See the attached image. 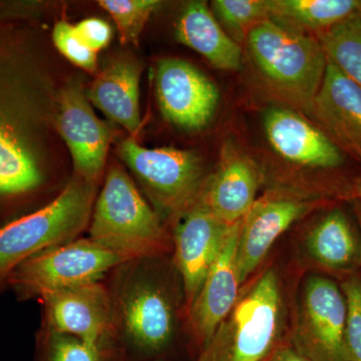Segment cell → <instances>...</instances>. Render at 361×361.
I'll return each instance as SVG.
<instances>
[{
	"mask_svg": "<svg viewBox=\"0 0 361 361\" xmlns=\"http://www.w3.org/2000/svg\"><path fill=\"white\" fill-rule=\"evenodd\" d=\"M90 238L125 263L159 257L172 248V239L158 214L142 198L123 169L109 170L92 208Z\"/></svg>",
	"mask_w": 361,
	"mask_h": 361,
	"instance_id": "1",
	"label": "cell"
},
{
	"mask_svg": "<svg viewBox=\"0 0 361 361\" xmlns=\"http://www.w3.org/2000/svg\"><path fill=\"white\" fill-rule=\"evenodd\" d=\"M247 47L267 87L311 115L329 63L315 35L268 20L249 32Z\"/></svg>",
	"mask_w": 361,
	"mask_h": 361,
	"instance_id": "2",
	"label": "cell"
},
{
	"mask_svg": "<svg viewBox=\"0 0 361 361\" xmlns=\"http://www.w3.org/2000/svg\"><path fill=\"white\" fill-rule=\"evenodd\" d=\"M282 324L281 287L270 268L240 294L202 353L208 361H268L279 346Z\"/></svg>",
	"mask_w": 361,
	"mask_h": 361,
	"instance_id": "3",
	"label": "cell"
},
{
	"mask_svg": "<svg viewBox=\"0 0 361 361\" xmlns=\"http://www.w3.org/2000/svg\"><path fill=\"white\" fill-rule=\"evenodd\" d=\"M96 190L75 176L44 208L0 228V282L35 254L77 238L92 217Z\"/></svg>",
	"mask_w": 361,
	"mask_h": 361,
	"instance_id": "4",
	"label": "cell"
},
{
	"mask_svg": "<svg viewBox=\"0 0 361 361\" xmlns=\"http://www.w3.org/2000/svg\"><path fill=\"white\" fill-rule=\"evenodd\" d=\"M113 298L116 336L123 353L159 355L174 336V306L163 287L145 274L141 262L120 266Z\"/></svg>",
	"mask_w": 361,
	"mask_h": 361,
	"instance_id": "5",
	"label": "cell"
},
{
	"mask_svg": "<svg viewBox=\"0 0 361 361\" xmlns=\"http://www.w3.org/2000/svg\"><path fill=\"white\" fill-rule=\"evenodd\" d=\"M125 261L90 238L75 239L35 254L8 277L16 290L39 298L54 292L101 282Z\"/></svg>",
	"mask_w": 361,
	"mask_h": 361,
	"instance_id": "6",
	"label": "cell"
},
{
	"mask_svg": "<svg viewBox=\"0 0 361 361\" xmlns=\"http://www.w3.org/2000/svg\"><path fill=\"white\" fill-rule=\"evenodd\" d=\"M118 152L157 206L168 215L179 218L198 201L205 182L201 159L194 152L147 149L134 137L121 142Z\"/></svg>",
	"mask_w": 361,
	"mask_h": 361,
	"instance_id": "7",
	"label": "cell"
},
{
	"mask_svg": "<svg viewBox=\"0 0 361 361\" xmlns=\"http://www.w3.org/2000/svg\"><path fill=\"white\" fill-rule=\"evenodd\" d=\"M345 325L341 287L327 277L308 278L296 311L293 348L311 361H348Z\"/></svg>",
	"mask_w": 361,
	"mask_h": 361,
	"instance_id": "8",
	"label": "cell"
},
{
	"mask_svg": "<svg viewBox=\"0 0 361 361\" xmlns=\"http://www.w3.org/2000/svg\"><path fill=\"white\" fill-rule=\"evenodd\" d=\"M318 204L319 199L290 190L271 192L256 200L240 225L237 267L241 284L255 272L276 240Z\"/></svg>",
	"mask_w": 361,
	"mask_h": 361,
	"instance_id": "9",
	"label": "cell"
},
{
	"mask_svg": "<svg viewBox=\"0 0 361 361\" xmlns=\"http://www.w3.org/2000/svg\"><path fill=\"white\" fill-rule=\"evenodd\" d=\"M40 300L45 329L90 343L118 344L113 298L102 282L54 292Z\"/></svg>",
	"mask_w": 361,
	"mask_h": 361,
	"instance_id": "10",
	"label": "cell"
},
{
	"mask_svg": "<svg viewBox=\"0 0 361 361\" xmlns=\"http://www.w3.org/2000/svg\"><path fill=\"white\" fill-rule=\"evenodd\" d=\"M156 90L164 118L180 129H203L219 103V90L212 80L183 59L159 61Z\"/></svg>",
	"mask_w": 361,
	"mask_h": 361,
	"instance_id": "11",
	"label": "cell"
},
{
	"mask_svg": "<svg viewBox=\"0 0 361 361\" xmlns=\"http://www.w3.org/2000/svg\"><path fill=\"white\" fill-rule=\"evenodd\" d=\"M232 225L216 217L200 199L178 218L173 249L175 265L182 278L187 311L198 295Z\"/></svg>",
	"mask_w": 361,
	"mask_h": 361,
	"instance_id": "12",
	"label": "cell"
},
{
	"mask_svg": "<svg viewBox=\"0 0 361 361\" xmlns=\"http://www.w3.org/2000/svg\"><path fill=\"white\" fill-rule=\"evenodd\" d=\"M58 129L70 149L75 176L97 185L106 165L111 132L94 115L78 87H68L61 94Z\"/></svg>",
	"mask_w": 361,
	"mask_h": 361,
	"instance_id": "13",
	"label": "cell"
},
{
	"mask_svg": "<svg viewBox=\"0 0 361 361\" xmlns=\"http://www.w3.org/2000/svg\"><path fill=\"white\" fill-rule=\"evenodd\" d=\"M240 225L241 221L232 225L198 295L188 311L194 337L204 348L212 341L240 296L242 284L237 267Z\"/></svg>",
	"mask_w": 361,
	"mask_h": 361,
	"instance_id": "14",
	"label": "cell"
},
{
	"mask_svg": "<svg viewBox=\"0 0 361 361\" xmlns=\"http://www.w3.org/2000/svg\"><path fill=\"white\" fill-rule=\"evenodd\" d=\"M311 115L341 149L361 163V87L329 61Z\"/></svg>",
	"mask_w": 361,
	"mask_h": 361,
	"instance_id": "15",
	"label": "cell"
},
{
	"mask_svg": "<svg viewBox=\"0 0 361 361\" xmlns=\"http://www.w3.org/2000/svg\"><path fill=\"white\" fill-rule=\"evenodd\" d=\"M264 129L273 149L291 163L332 169L343 161L341 149L336 142L296 111L270 109L264 116Z\"/></svg>",
	"mask_w": 361,
	"mask_h": 361,
	"instance_id": "16",
	"label": "cell"
},
{
	"mask_svg": "<svg viewBox=\"0 0 361 361\" xmlns=\"http://www.w3.org/2000/svg\"><path fill=\"white\" fill-rule=\"evenodd\" d=\"M261 173L255 161L234 148L225 147L219 168L204 185L199 199L223 222L234 224L255 203Z\"/></svg>",
	"mask_w": 361,
	"mask_h": 361,
	"instance_id": "17",
	"label": "cell"
},
{
	"mask_svg": "<svg viewBox=\"0 0 361 361\" xmlns=\"http://www.w3.org/2000/svg\"><path fill=\"white\" fill-rule=\"evenodd\" d=\"M11 101L0 92V196L28 193L42 180L20 111Z\"/></svg>",
	"mask_w": 361,
	"mask_h": 361,
	"instance_id": "18",
	"label": "cell"
},
{
	"mask_svg": "<svg viewBox=\"0 0 361 361\" xmlns=\"http://www.w3.org/2000/svg\"><path fill=\"white\" fill-rule=\"evenodd\" d=\"M305 246L311 260L329 272L348 277L361 266L360 226L356 229L342 209H332L315 223Z\"/></svg>",
	"mask_w": 361,
	"mask_h": 361,
	"instance_id": "19",
	"label": "cell"
},
{
	"mask_svg": "<svg viewBox=\"0 0 361 361\" xmlns=\"http://www.w3.org/2000/svg\"><path fill=\"white\" fill-rule=\"evenodd\" d=\"M141 66L135 61L118 59L97 75L87 94L94 106L132 135L141 128Z\"/></svg>",
	"mask_w": 361,
	"mask_h": 361,
	"instance_id": "20",
	"label": "cell"
},
{
	"mask_svg": "<svg viewBox=\"0 0 361 361\" xmlns=\"http://www.w3.org/2000/svg\"><path fill=\"white\" fill-rule=\"evenodd\" d=\"M176 39L218 70L241 68V47L223 30L206 2L192 1L185 6L176 25Z\"/></svg>",
	"mask_w": 361,
	"mask_h": 361,
	"instance_id": "21",
	"label": "cell"
},
{
	"mask_svg": "<svg viewBox=\"0 0 361 361\" xmlns=\"http://www.w3.org/2000/svg\"><path fill=\"white\" fill-rule=\"evenodd\" d=\"M269 20L314 35L361 11L358 0H268Z\"/></svg>",
	"mask_w": 361,
	"mask_h": 361,
	"instance_id": "22",
	"label": "cell"
},
{
	"mask_svg": "<svg viewBox=\"0 0 361 361\" xmlns=\"http://www.w3.org/2000/svg\"><path fill=\"white\" fill-rule=\"evenodd\" d=\"M314 35L329 61L361 87V11Z\"/></svg>",
	"mask_w": 361,
	"mask_h": 361,
	"instance_id": "23",
	"label": "cell"
},
{
	"mask_svg": "<svg viewBox=\"0 0 361 361\" xmlns=\"http://www.w3.org/2000/svg\"><path fill=\"white\" fill-rule=\"evenodd\" d=\"M40 361H126V355L118 343H90L44 329Z\"/></svg>",
	"mask_w": 361,
	"mask_h": 361,
	"instance_id": "24",
	"label": "cell"
},
{
	"mask_svg": "<svg viewBox=\"0 0 361 361\" xmlns=\"http://www.w3.org/2000/svg\"><path fill=\"white\" fill-rule=\"evenodd\" d=\"M212 11L237 44L254 27L269 20L268 0H214Z\"/></svg>",
	"mask_w": 361,
	"mask_h": 361,
	"instance_id": "25",
	"label": "cell"
},
{
	"mask_svg": "<svg viewBox=\"0 0 361 361\" xmlns=\"http://www.w3.org/2000/svg\"><path fill=\"white\" fill-rule=\"evenodd\" d=\"M99 4L115 21L121 42L135 45L149 16L161 6L157 0H102Z\"/></svg>",
	"mask_w": 361,
	"mask_h": 361,
	"instance_id": "26",
	"label": "cell"
},
{
	"mask_svg": "<svg viewBox=\"0 0 361 361\" xmlns=\"http://www.w3.org/2000/svg\"><path fill=\"white\" fill-rule=\"evenodd\" d=\"M341 287L346 301V355L348 361H361V275L344 278Z\"/></svg>",
	"mask_w": 361,
	"mask_h": 361,
	"instance_id": "27",
	"label": "cell"
},
{
	"mask_svg": "<svg viewBox=\"0 0 361 361\" xmlns=\"http://www.w3.org/2000/svg\"><path fill=\"white\" fill-rule=\"evenodd\" d=\"M52 39L56 49L68 61L90 73H96L97 54L90 51L80 39L75 25L66 20L59 21L54 26Z\"/></svg>",
	"mask_w": 361,
	"mask_h": 361,
	"instance_id": "28",
	"label": "cell"
},
{
	"mask_svg": "<svg viewBox=\"0 0 361 361\" xmlns=\"http://www.w3.org/2000/svg\"><path fill=\"white\" fill-rule=\"evenodd\" d=\"M75 27L82 42L96 54L104 49L111 39V26L99 18H87Z\"/></svg>",
	"mask_w": 361,
	"mask_h": 361,
	"instance_id": "29",
	"label": "cell"
},
{
	"mask_svg": "<svg viewBox=\"0 0 361 361\" xmlns=\"http://www.w3.org/2000/svg\"><path fill=\"white\" fill-rule=\"evenodd\" d=\"M268 361H311L301 355L293 346L279 345Z\"/></svg>",
	"mask_w": 361,
	"mask_h": 361,
	"instance_id": "30",
	"label": "cell"
},
{
	"mask_svg": "<svg viewBox=\"0 0 361 361\" xmlns=\"http://www.w3.org/2000/svg\"><path fill=\"white\" fill-rule=\"evenodd\" d=\"M355 195H356V200L361 205V178L360 180L356 182L355 184Z\"/></svg>",
	"mask_w": 361,
	"mask_h": 361,
	"instance_id": "31",
	"label": "cell"
},
{
	"mask_svg": "<svg viewBox=\"0 0 361 361\" xmlns=\"http://www.w3.org/2000/svg\"><path fill=\"white\" fill-rule=\"evenodd\" d=\"M355 209L356 217H357L358 226H360V233H361V205L358 203L357 201H355Z\"/></svg>",
	"mask_w": 361,
	"mask_h": 361,
	"instance_id": "32",
	"label": "cell"
},
{
	"mask_svg": "<svg viewBox=\"0 0 361 361\" xmlns=\"http://www.w3.org/2000/svg\"><path fill=\"white\" fill-rule=\"evenodd\" d=\"M197 361H208V360H207L206 355L202 353L200 357H199V360Z\"/></svg>",
	"mask_w": 361,
	"mask_h": 361,
	"instance_id": "33",
	"label": "cell"
}]
</instances>
